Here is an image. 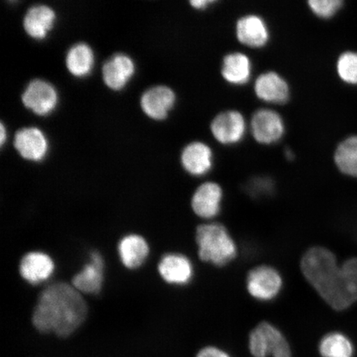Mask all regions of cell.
<instances>
[{"label":"cell","mask_w":357,"mask_h":357,"mask_svg":"<svg viewBox=\"0 0 357 357\" xmlns=\"http://www.w3.org/2000/svg\"><path fill=\"white\" fill-rule=\"evenodd\" d=\"M251 126L254 138L262 144H274L282 137L284 132L282 118L271 109L257 111L252 116Z\"/></svg>","instance_id":"obj_8"},{"label":"cell","mask_w":357,"mask_h":357,"mask_svg":"<svg viewBox=\"0 0 357 357\" xmlns=\"http://www.w3.org/2000/svg\"><path fill=\"white\" fill-rule=\"evenodd\" d=\"M251 61L243 53H231L223 59L222 75L227 82L233 84H244L251 77Z\"/></svg>","instance_id":"obj_21"},{"label":"cell","mask_w":357,"mask_h":357,"mask_svg":"<svg viewBox=\"0 0 357 357\" xmlns=\"http://www.w3.org/2000/svg\"><path fill=\"white\" fill-rule=\"evenodd\" d=\"M119 252L123 265L129 269H135L144 264L149 256V248L142 236L129 235L120 242Z\"/></svg>","instance_id":"obj_20"},{"label":"cell","mask_w":357,"mask_h":357,"mask_svg":"<svg viewBox=\"0 0 357 357\" xmlns=\"http://www.w3.org/2000/svg\"><path fill=\"white\" fill-rule=\"evenodd\" d=\"M307 3L317 16L329 19L340 10L343 2L341 0H310Z\"/></svg>","instance_id":"obj_26"},{"label":"cell","mask_w":357,"mask_h":357,"mask_svg":"<svg viewBox=\"0 0 357 357\" xmlns=\"http://www.w3.org/2000/svg\"><path fill=\"white\" fill-rule=\"evenodd\" d=\"M249 350L254 357H292L287 338L273 324H259L249 337Z\"/></svg>","instance_id":"obj_4"},{"label":"cell","mask_w":357,"mask_h":357,"mask_svg":"<svg viewBox=\"0 0 357 357\" xmlns=\"http://www.w3.org/2000/svg\"><path fill=\"white\" fill-rule=\"evenodd\" d=\"M134 70L135 66L131 58L119 53L109 58L102 66V77L107 86L118 91L125 86Z\"/></svg>","instance_id":"obj_15"},{"label":"cell","mask_w":357,"mask_h":357,"mask_svg":"<svg viewBox=\"0 0 357 357\" xmlns=\"http://www.w3.org/2000/svg\"><path fill=\"white\" fill-rule=\"evenodd\" d=\"M160 276L167 283L188 284L193 278L194 268L189 258L181 254H168L160 261L158 266Z\"/></svg>","instance_id":"obj_14"},{"label":"cell","mask_w":357,"mask_h":357,"mask_svg":"<svg viewBox=\"0 0 357 357\" xmlns=\"http://www.w3.org/2000/svg\"><path fill=\"white\" fill-rule=\"evenodd\" d=\"M6 139V128H4V125L3 123L0 124V144L3 145L4 142Z\"/></svg>","instance_id":"obj_29"},{"label":"cell","mask_w":357,"mask_h":357,"mask_svg":"<svg viewBox=\"0 0 357 357\" xmlns=\"http://www.w3.org/2000/svg\"><path fill=\"white\" fill-rule=\"evenodd\" d=\"M211 131L220 144H235L243 139L245 132L243 116L238 111L222 112L213 120Z\"/></svg>","instance_id":"obj_7"},{"label":"cell","mask_w":357,"mask_h":357,"mask_svg":"<svg viewBox=\"0 0 357 357\" xmlns=\"http://www.w3.org/2000/svg\"><path fill=\"white\" fill-rule=\"evenodd\" d=\"M54 271V262L43 252H30L22 259L20 273L29 283L38 284L47 280Z\"/></svg>","instance_id":"obj_18"},{"label":"cell","mask_w":357,"mask_h":357,"mask_svg":"<svg viewBox=\"0 0 357 357\" xmlns=\"http://www.w3.org/2000/svg\"><path fill=\"white\" fill-rule=\"evenodd\" d=\"M339 171L347 176L357 178V136L342 142L334 155Z\"/></svg>","instance_id":"obj_23"},{"label":"cell","mask_w":357,"mask_h":357,"mask_svg":"<svg viewBox=\"0 0 357 357\" xmlns=\"http://www.w3.org/2000/svg\"><path fill=\"white\" fill-rule=\"evenodd\" d=\"M93 52L86 43H77L71 47L66 55V66L75 77H84L91 70Z\"/></svg>","instance_id":"obj_22"},{"label":"cell","mask_w":357,"mask_h":357,"mask_svg":"<svg viewBox=\"0 0 357 357\" xmlns=\"http://www.w3.org/2000/svg\"><path fill=\"white\" fill-rule=\"evenodd\" d=\"M55 19L56 13L51 7L38 4L26 11L24 20V29L31 37L44 38L52 28Z\"/></svg>","instance_id":"obj_19"},{"label":"cell","mask_w":357,"mask_h":357,"mask_svg":"<svg viewBox=\"0 0 357 357\" xmlns=\"http://www.w3.org/2000/svg\"><path fill=\"white\" fill-rule=\"evenodd\" d=\"M301 267L307 282L333 310H345L357 302V258L339 265L330 250L314 247L302 257Z\"/></svg>","instance_id":"obj_1"},{"label":"cell","mask_w":357,"mask_h":357,"mask_svg":"<svg viewBox=\"0 0 357 357\" xmlns=\"http://www.w3.org/2000/svg\"><path fill=\"white\" fill-rule=\"evenodd\" d=\"M57 100L54 86L39 79L32 80L22 96V102L26 108L40 115L47 114L54 109Z\"/></svg>","instance_id":"obj_6"},{"label":"cell","mask_w":357,"mask_h":357,"mask_svg":"<svg viewBox=\"0 0 357 357\" xmlns=\"http://www.w3.org/2000/svg\"><path fill=\"white\" fill-rule=\"evenodd\" d=\"M236 33L239 41L245 46L261 47L269 40V31L261 17L250 15L244 16L238 21Z\"/></svg>","instance_id":"obj_17"},{"label":"cell","mask_w":357,"mask_h":357,"mask_svg":"<svg viewBox=\"0 0 357 357\" xmlns=\"http://www.w3.org/2000/svg\"><path fill=\"white\" fill-rule=\"evenodd\" d=\"M175 101L176 95L171 88L158 86L147 89L142 95L141 106L150 118L163 119L167 117Z\"/></svg>","instance_id":"obj_10"},{"label":"cell","mask_w":357,"mask_h":357,"mask_svg":"<svg viewBox=\"0 0 357 357\" xmlns=\"http://www.w3.org/2000/svg\"><path fill=\"white\" fill-rule=\"evenodd\" d=\"M283 280L278 271L270 266H260L249 272L247 279L248 292L260 301H270L278 296Z\"/></svg>","instance_id":"obj_5"},{"label":"cell","mask_w":357,"mask_h":357,"mask_svg":"<svg viewBox=\"0 0 357 357\" xmlns=\"http://www.w3.org/2000/svg\"><path fill=\"white\" fill-rule=\"evenodd\" d=\"M196 242L201 260L218 266L229 264L238 253L234 240L221 223L209 222L199 226Z\"/></svg>","instance_id":"obj_3"},{"label":"cell","mask_w":357,"mask_h":357,"mask_svg":"<svg viewBox=\"0 0 357 357\" xmlns=\"http://www.w3.org/2000/svg\"><path fill=\"white\" fill-rule=\"evenodd\" d=\"M222 190L214 182H205L195 190L192 198V208L200 218L212 220L220 212Z\"/></svg>","instance_id":"obj_9"},{"label":"cell","mask_w":357,"mask_h":357,"mask_svg":"<svg viewBox=\"0 0 357 357\" xmlns=\"http://www.w3.org/2000/svg\"><path fill=\"white\" fill-rule=\"evenodd\" d=\"M15 146L22 158L31 160H41L46 155L48 144L46 137L39 128H24L17 131Z\"/></svg>","instance_id":"obj_11"},{"label":"cell","mask_w":357,"mask_h":357,"mask_svg":"<svg viewBox=\"0 0 357 357\" xmlns=\"http://www.w3.org/2000/svg\"><path fill=\"white\" fill-rule=\"evenodd\" d=\"M196 357H230L225 351L215 347H207L200 350Z\"/></svg>","instance_id":"obj_27"},{"label":"cell","mask_w":357,"mask_h":357,"mask_svg":"<svg viewBox=\"0 0 357 357\" xmlns=\"http://www.w3.org/2000/svg\"><path fill=\"white\" fill-rule=\"evenodd\" d=\"M105 263L100 253L93 252L91 261L73 278V287L80 293L95 294L100 291L104 281Z\"/></svg>","instance_id":"obj_13"},{"label":"cell","mask_w":357,"mask_h":357,"mask_svg":"<svg viewBox=\"0 0 357 357\" xmlns=\"http://www.w3.org/2000/svg\"><path fill=\"white\" fill-rule=\"evenodd\" d=\"M213 151L207 144L200 142L187 145L181 154L183 167L192 176L206 175L213 167Z\"/></svg>","instance_id":"obj_12"},{"label":"cell","mask_w":357,"mask_h":357,"mask_svg":"<svg viewBox=\"0 0 357 357\" xmlns=\"http://www.w3.org/2000/svg\"><path fill=\"white\" fill-rule=\"evenodd\" d=\"M87 305L82 293L73 285L55 283L42 293L33 316L38 331L55 333L66 337L73 334L86 320Z\"/></svg>","instance_id":"obj_2"},{"label":"cell","mask_w":357,"mask_h":357,"mask_svg":"<svg viewBox=\"0 0 357 357\" xmlns=\"http://www.w3.org/2000/svg\"><path fill=\"white\" fill-rule=\"evenodd\" d=\"M319 352L323 357H354V347L344 334L331 333L321 340Z\"/></svg>","instance_id":"obj_24"},{"label":"cell","mask_w":357,"mask_h":357,"mask_svg":"<svg viewBox=\"0 0 357 357\" xmlns=\"http://www.w3.org/2000/svg\"><path fill=\"white\" fill-rule=\"evenodd\" d=\"M215 1H211V0H194V1H190V4L195 8H207L209 4H212Z\"/></svg>","instance_id":"obj_28"},{"label":"cell","mask_w":357,"mask_h":357,"mask_svg":"<svg viewBox=\"0 0 357 357\" xmlns=\"http://www.w3.org/2000/svg\"><path fill=\"white\" fill-rule=\"evenodd\" d=\"M337 70L343 82L357 84V52L342 53L338 58Z\"/></svg>","instance_id":"obj_25"},{"label":"cell","mask_w":357,"mask_h":357,"mask_svg":"<svg viewBox=\"0 0 357 357\" xmlns=\"http://www.w3.org/2000/svg\"><path fill=\"white\" fill-rule=\"evenodd\" d=\"M255 93L259 99L273 104H284L289 98L288 84L275 73H266L255 82Z\"/></svg>","instance_id":"obj_16"}]
</instances>
